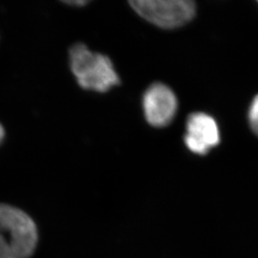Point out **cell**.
Masks as SVG:
<instances>
[{"instance_id":"1","label":"cell","mask_w":258,"mask_h":258,"mask_svg":"<svg viewBox=\"0 0 258 258\" xmlns=\"http://www.w3.org/2000/svg\"><path fill=\"white\" fill-rule=\"evenodd\" d=\"M70 67L81 87L96 92H107L120 83L110 58L94 53L83 43H76L69 50Z\"/></svg>"},{"instance_id":"2","label":"cell","mask_w":258,"mask_h":258,"mask_svg":"<svg viewBox=\"0 0 258 258\" xmlns=\"http://www.w3.org/2000/svg\"><path fill=\"white\" fill-rule=\"evenodd\" d=\"M0 233L9 243L11 258H29L37 244V226L26 212L0 204Z\"/></svg>"},{"instance_id":"3","label":"cell","mask_w":258,"mask_h":258,"mask_svg":"<svg viewBox=\"0 0 258 258\" xmlns=\"http://www.w3.org/2000/svg\"><path fill=\"white\" fill-rule=\"evenodd\" d=\"M141 18L158 27H181L194 19L195 4L189 0H134L129 2Z\"/></svg>"},{"instance_id":"4","label":"cell","mask_w":258,"mask_h":258,"mask_svg":"<svg viewBox=\"0 0 258 258\" xmlns=\"http://www.w3.org/2000/svg\"><path fill=\"white\" fill-rule=\"evenodd\" d=\"M143 107L149 124L166 126L173 120L177 111L175 94L166 84L154 83L144 95Z\"/></svg>"},{"instance_id":"5","label":"cell","mask_w":258,"mask_h":258,"mask_svg":"<svg viewBox=\"0 0 258 258\" xmlns=\"http://www.w3.org/2000/svg\"><path fill=\"white\" fill-rule=\"evenodd\" d=\"M219 143V128L212 116L200 112L188 116L184 144L191 152L198 155H206Z\"/></svg>"},{"instance_id":"6","label":"cell","mask_w":258,"mask_h":258,"mask_svg":"<svg viewBox=\"0 0 258 258\" xmlns=\"http://www.w3.org/2000/svg\"><path fill=\"white\" fill-rule=\"evenodd\" d=\"M248 118L250 128L258 137V95L252 100L249 106Z\"/></svg>"},{"instance_id":"7","label":"cell","mask_w":258,"mask_h":258,"mask_svg":"<svg viewBox=\"0 0 258 258\" xmlns=\"http://www.w3.org/2000/svg\"><path fill=\"white\" fill-rule=\"evenodd\" d=\"M0 258H11L9 243L2 233H0Z\"/></svg>"},{"instance_id":"8","label":"cell","mask_w":258,"mask_h":258,"mask_svg":"<svg viewBox=\"0 0 258 258\" xmlns=\"http://www.w3.org/2000/svg\"><path fill=\"white\" fill-rule=\"evenodd\" d=\"M65 3L70 4V5H77V6H83L87 3L85 0H76V1H64Z\"/></svg>"},{"instance_id":"9","label":"cell","mask_w":258,"mask_h":258,"mask_svg":"<svg viewBox=\"0 0 258 258\" xmlns=\"http://www.w3.org/2000/svg\"><path fill=\"white\" fill-rule=\"evenodd\" d=\"M4 137H5V129L2 126V124L0 123V144L3 141Z\"/></svg>"}]
</instances>
